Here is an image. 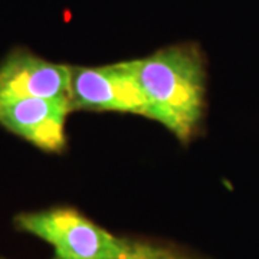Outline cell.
<instances>
[{
	"instance_id": "1",
	"label": "cell",
	"mask_w": 259,
	"mask_h": 259,
	"mask_svg": "<svg viewBox=\"0 0 259 259\" xmlns=\"http://www.w3.org/2000/svg\"><path fill=\"white\" fill-rule=\"evenodd\" d=\"M130 68L147 104V115L180 141H189L206 108L204 58L194 44H177L131 59Z\"/></svg>"
},
{
	"instance_id": "2",
	"label": "cell",
	"mask_w": 259,
	"mask_h": 259,
	"mask_svg": "<svg viewBox=\"0 0 259 259\" xmlns=\"http://www.w3.org/2000/svg\"><path fill=\"white\" fill-rule=\"evenodd\" d=\"M15 225L51 245L55 259H112L127 243L72 207L20 213Z\"/></svg>"
},
{
	"instance_id": "3",
	"label": "cell",
	"mask_w": 259,
	"mask_h": 259,
	"mask_svg": "<svg viewBox=\"0 0 259 259\" xmlns=\"http://www.w3.org/2000/svg\"><path fill=\"white\" fill-rule=\"evenodd\" d=\"M72 110L147 115V104L128 61L102 66H72Z\"/></svg>"
},
{
	"instance_id": "4",
	"label": "cell",
	"mask_w": 259,
	"mask_h": 259,
	"mask_svg": "<svg viewBox=\"0 0 259 259\" xmlns=\"http://www.w3.org/2000/svg\"><path fill=\"white\" fill-rule=\"evenodd\" d=\"M74 111L68 100H0V124L44 151L66 147V120Z\"/></svg>"
},
{
	"instance_id": "5",
	"label": "cell",
	"mask_w": 259,
	"mask_h": 259,
	"mask_svg": "<svg viewBox=\"0 0 259 259\" xmlns=\"http://www.w3.org/2000/svg\"><path fill=\"white\" fill-rule=\"evenodd\" d=\"M72 66L16 49L0 64V100H68Z\"/></svg>"
},
{
	"instance_id": "6",
	"label": "cell",
	"mask_w": 259,
	"mask_h": 259,
	"mask_svg": "<svg viewBox=\"0 0 259 259\" xmlns=\"http://www.w3.org/2000/svg\"><path fill=\"white\" fill-rule=\"evenodd\" d=\"M112 259H192L179 250L166 248L150 242L127 239V243L120 255Z\"/></svg>"
},
{
	"instance_id": "7",
	"label": "cell",
	"mask_w": 259,
	"mask_h": 259,
	"mask_svg": "<svg viewBox=\"0 0 259 259\" xmlns=\"http://www.w3.org/2000/svg\"><path fill=\"white\" fill-rule=\"evenodd\" d=\"M0 259H2V258H0Z\"/></svg>"
}]
</instances>
